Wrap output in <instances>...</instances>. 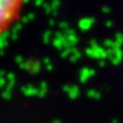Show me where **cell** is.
Segmentation results:
<instances>
[{
	"mask_svg": "<svg viewBox=\"0 0 123 123\" xmlns=\"http://www.w3.org/2000/svg\"><path fill=\"white\" fill-rule=\"evenodd\" d=\"M25 0H0V35L17 22Z\"/></svg>",
	"mask_w": 123,
	"mask_h": 123,
	"instance_id": "6da1fadb",
	"label": "cell"
}]
</instances>
